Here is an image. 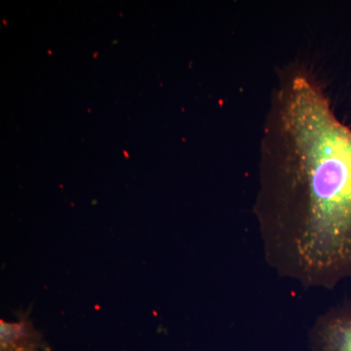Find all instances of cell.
Segmentation results:
<instances>
[{
	"label": "cell",
	"instance_id": "6da1fadb",
	"mask_svg": "<svg viewBox=\"0 0 351 351\" xmlns=\"http://www.w3.org/2000/svg\"><path fill=\"white\" fill-rule=\"evenodd\" d=\"M254 209L277 274L306 288L351 280V128L304 66L272 93Z\"/></svg>",
	"mask_w": 351,
	"mask_h": 351
},
{
	"label": "cell",
	"instance_id": "7a4b0ae2",
	"mask_svg": "<svg viewBox=\"0 0 351 351\" xmlns=\"http://www.w3.org/2000/svg\"><path fill=\"white\" fill-rule=\"evenodd\" d=\"M315 351H351V311H330L316 322L313 332Z\"/></svg>",
	"mask_w": 351,
	"mask_h": 351
},
{
	"label": "cell",
	"instance_id": "3957f363",
	"mask_svg": "<svg viewBox=\"0 0 351 351\" xmlns=\"http://www.w3.org/2000/svg\"><path fill=\"white\" fill-rule=\"evenodd\" d=\"M1 351H38L40 341L27 318L19 322L7 323L1 321Z\"/></svg>",
	"mask_w": 351,
	"mask_h": 351
}]
</instances>
